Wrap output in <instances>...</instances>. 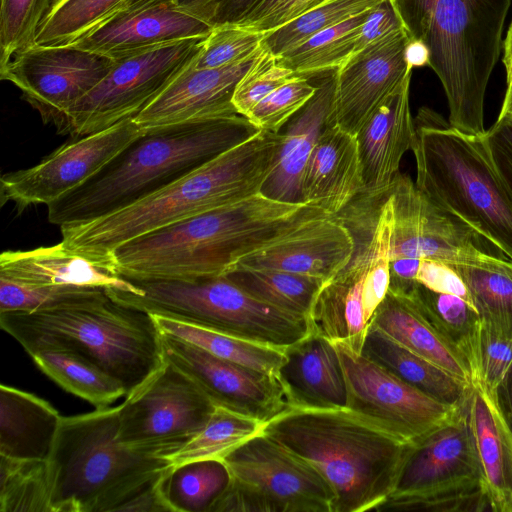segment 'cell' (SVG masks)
<instances>
[{
	"mask_svg": "<svg viewBox=\"0 0 512 512\" xmlns=\"http://www.w3.org/2000/svg\"><path fill=\"white\" fill-rule=\"evenodd\" d=\"M354 249L353 234L344 220L320 211L236 265L286 271L325 283L349 263Z\"/></svg>",
	"mask_w": 512,
	"mask_h": 512,
	"instance_id": "21",
	"label": "cell"
},
{
	"mask_svg": "<svg viewBox=\"0 0 512 512\" xmlns=\"http://www.w3.org/2000/svg\"><path fill=\"white\" fill-rule=\"evenodd\" d=\"M289 0H262L238 25L264 33L270 21Z\"/></svg>",
	"mask_w": 512,
	"mask_h": 512,
	"instance_id": "55",
	"label": "cell"
},
{
	"mask_svg": "<svg viewBox=\"0 0 512 512\" xmlns=\"http://www.w3.org/2000/svg\"><path fill=\"white\" fill-rule=\"evenodd\" d=\"M0 276L39 287L116 289L141 294V289L111 268L68 249L62 241L0 255Z\"/></svg>",
	"mask_w": 512,
	"mask_h": 512,
	"instance_id": "27",
	"label": "cell"
},
{
	"mask_svg": "<svg viewBox=\"0 0 512 512\" xmlns=\"http://www.w3.org/2000/svg\"><path fill=\"white\" fill-rule=\"evenodd\" d=\"M448 265L465 283L482 323L512 339V259L488 255Z\"/></svg>",
	"mask_w": 512,
	"mask_h": 512,
	"instance_id": "33",
	"label": "cell"
},
{
	"mask_svg": "<svg viewBox=\"0 0 512 512\" xmlns=\"http://www.w3.org/2000/svg\"><path fill=\"white\" fill-rule=\"evenodd\" d=\"M296 76L279 62L278 56L263 47L236 85L233 104L238 114L246 117L261 100Z\"/></svg>",
	"mask_w": 512,
	"mask_h": 512,
	"instance_id": "47",
	"label": "cell"
},
{
	"mask_svg": "<svg viewBox=\"0 0 512 512\" xmlns=\"http://www.w3.org/2000/svg\"><path fill=\"white\" fill-rule=\"evenodd\" d=\"M223 461L231 478L210 512H332L321 474L263 431Z\"/></svg>",
	"mask_w": 512,
	"mask_h": 512,
	"instance_id": "12",
	"label": "cell"
},
{
	"mask_svg": "<svg viewBox=\"0 0 512 512\" xmlns=\"http://www.w3.org/2000/svg\"><path fill=\"white\" fill-rule=\"evenodd\" d=\"M80 287H39L0 276V313L34 311Z\"/></svg>",
	"mask_w": 512,
	"mask_h": 512,
	"instance_id": "49",
	"label": "cell"
},
{
	"mask_svg": "<svg viewBox=\"0 0 512 512\" xmlns=\"http://www.w3.org/2000/svg\"><path fill=\"white\" fill-rule=\"evenodd\" d=\"M416 281L428 289L457 295L472 304L469 291L462 278L444 262L421 258Z\"/></svg>",
	"mask_w": 512,
	"mask_h": 512,
	"instance_id": "52",
	"label": "cell"
},
{
	"mask_svg": "<svg viewBox=\"0 0 512 512\" xmlns=\"http://www.w3.org/2000/svg\"><path fill=\"white\" fill-rule=\"evenodd\" d=\"M114 60L72 45L34 44L0 68L2 80L13 83L23 98L60 132L69 109L109 72Z\"/></svg>",
	"mask_w": 512,
	"mask_h": 512,
	"instance_id": "17",
	"label": "cell"
},
{
	"mask_svg": "<svg viewBox=\"0 0 512 512\" xmlns=\"http://www.w3.org/2000/svg\"><path fill=\"white\" fill-rule=\"evenodd\" d=\"M406 58L410 66L428 65V51L426 47L415 39H410L406 48Z\"/></svg>",
	"mask_w": 512,
	"mask_h": 512,
	"instance_id": "58",
	"label": "cell"
},
{
	"mask_svg": "<svg viewBox=\"0 0 512 512\" xmlns=\"http://www.w3.org/2000/svg\"><path fill=\"white\" fill-rule=\"evenodd\" d=\"M483 138L493 164L512 197V120L498 118Z\"/></svg>",
	"mask_w": 512,
	"mask_h": 512,
	"instance_id": "51",
	"label": "cell"
},
{
	"mask_svg": "<svg viewBox=\"0 0 512 512\" xmlns=\"http://www.w3.org/2000/svg\"><path fill=\"white\" fill-rule=\"evenodd\" d=\"M370 324L410 351L473 384L472 371L464 355L432 325L409 296L388 289Z\"/></svg>",
	"mask_w": 512,
	"mask_h": 512,
	"instance_id": "30",
	"label": "cell"
},
{
	"mask_svg": "<svg viewBox=\"0 0 512 512\" xmlns=\"http://www.w3.org/2000/svg\"><path fill=\"white\" fill-rule=\"evenodd\" d=\"M223 460H199L173 467L162 491L172 512H210L230 481Z\"/></svg>",
	"mask_w": 512,
	"mask_h": 512,
	"instance_id": "40",
	"label": "cell"
},
{
	"mask_svg": "<svg viewBox=\"0 0 512 512\" xmlns=\"http://www.w3.org/2000/svg\"><path fill=\"white\" fill-rule=\"evenodd\" d=\"M262 0H175L182 11L212 28L242 21Z\"/></svg>",
	"mask_w": 512,
	"mask_h": 512,
	"instance_id": "50",
	"label": "cell"
},
{
	"mask_svg": "<svg viewBox=\"0 0 512 512\" xmlns=\"http://www.w3.org/2000/svg\"><path fill=\"white\" fill-rule=\"evenodd\" d=\"M284 354L277 378L289 407H347L344 371L332 341L309 332L286 346Z\"/></svg>",
	"mask_w": 512,
	"mask_h": 512,
	"instance_id": "26",
	"label": "cell"
},
{
	"mask_svg": "<svg viewBox=\"0 0 512 512\" xmlns=\"http://www.w3.org/2000/svg\"><path fill=\"white\" fill-rule=\"evenodd\" d=\"M333 344L344 371L347 407L409 443L453 420L466 405L439 402L345 342Z\"/></svg>",
	"mask_w": 512,
	"mask_h": 512,
	"instance_id": "15",
	"label": "cell"
},
{
	"mask_svg": "<svg viewBox=\"0 0 512 512\" xmlns=\"http://www.w3.org/2000/svg\"><path fill=\"white\" fill-rule=\"evenodd\" d=\"M118 407V437L124 444L169 456L205 426L215 404L190 376L165 359Z\"/></svg>",
	"mask_w": 512,
	"mask_h": 512,
	"instance_id": "14",
	"label": "cell"
},
{
	"mask_svg": "<svg viewBox=\"0 0 512 512\" xmlns=\"http://www.w3.org/2000/svg\"><path fill=\"white\" fill-rule=\"evenodd\" d=\"M362 169L356 135L327 120L302 179V202L337 215L362 193Z\"/></svg>",
	"mask_w": 512,
	"mask_h": 512,
	"instance_id": "25",
	"label": "cell"
},
{
	"mask_svg": "<svg viewBox=\"0 0 512 512\" xmlns=\"http://www.w3.org/2000/svg\"><path fill=\"white\" fill-rule=\"evenodd\" d=\"M212 29L173 2H165L119 11L69 45L115 60L176 41L206 38Z\"/></svg>",
	"mask_w": 512,
	"mask_h": 512,
	"instance_id": "23",
	"label": "cell"
},
{
	"mask_svg": "<svg viewBox=\"0 0 512 512\" xmlns=\"http://www.w3.org/2000/svg\"><path fill=\"white\" fill-rule=\"evenodd\" d=\"M141 294L109 289L123 304L238 338L284 348L309 332L307 318L266 304L227 276L191 281H131Z\"/></svg>",
	"mask_w": 512,
	"mask_h": 512,
	"instance_id": "9",
	"label": "cell"
},
{
	"mask_svg": "<svg viewBox=\"0 0 512 512\" xmlns=\"http://www.w3.org/2000/svg\"><path fill=\"white\" fill-rule=\"evenodd\" d=\"M493 395L502 416L512 430V364Z\"/></svg>",
	"mask_w": 512,
	"mask_h": 512,
	"instance_id": "57",
	"label": "cell"
},
{
	"mask_svg": "<svg viewBox=\"0 0 512 512\" xmlns=\"http://www.w3.org/2000/svg\"><path fill=\"white\" fill-rule=\"evenodd\" d=\"M48 459L0 455V511L53 512Z\"/></svg>",
	"mask_w": 512,
	"mask_h": 512,
	"instance_id": "41",
	"label": "cell"
},
{
	"mask_svg": "<svg viewBox=\"0 0 512 512\" xmlns=\"http://www.w3.org/2000/svg\"><path fill=\"white\" fill-rule=\"evenodd\" d=\"M50 379L96 408L110 406L126 396L123 385L82 356L57 348H41L29 354Z\"/></svg>",
	"mask_w": 512,
	"mask_h": 512,
	"instance_id": "34",
	"label": "cell"
},
{
	"mask_svg": "<svg viewBox=\"0 0 512 512\" xmlns=\"http://www.w3.org/2000/svg\"><path fill=\"white\" fill-rule=\"evenodd\" d=\"M264 33L238 25H223L212 29L203 40L193 61L195 69H210L240 62L262 47Z\"/></svg>",
	"mask_w": 512,
	"mask_h": 512,
	"instance_id": "45",
	"label": "cell"
},
{
	"mask_svg": "<svg viewBox=\"0 0 512 512\" xmlns=\"http://www.w3.org/2000/svg\"><path fill=\"white\" fill-rule=\"evenodd\" d=\"M407 296L432 325L464 355L472 371L473 384L476 383L482 321L475 307L457 295L436 292L420 283Z\"/></svg>",
	"mask_w": 512,
	"mask_h": 512,
	"instance_id": "35",
	"label": "cell"
},
{
	"mask_svg": "<svg viewBox=\"0 0 512 512\" xmlns=\"http://www.w3.org/2000/svg\"><path fill=\"white\" fill-rule=\"evenodd\" d=\"M204 39L176 41L113 59L106 76L69 109L60 133L78 138L134 119L193 62Z\"/></svg>",
	"mask_w": 512,
	"mask_h": 512,
	"instance_id": "13",
	"label": "cell"
},
{
	"mask_svg": "<svg viewBox=\"0 0 512 512\" xmlns=\"http://www.w3.org/2000/svg\"><path fill=\"white\" fill-rule=\"evenodd\" d=\"M321 211L261 192L240 202L134 238L111 254L113 270L129 281H191L222 276L243 257Z\"/></svg>",
	"mask_w": 512,
	"mask_h": 512,
	"instance_id": "1",
	"label": "cell"
},
{
	"mask_svg": "<svg viewBox=\"0 0 512 512\" xmlns=\"http://www.w3.org/2000/svg\"><path fill=\"white\" fill-rule=\"evenodd\" d=\"M421 258L399 257L390 260L389 290L408 295L415 285Z\"/></svg>",
	"mask_w": 512,
	"mask_h": 512,
	"instance_id": "54",
	"label": "cell"
},
{
	"mask_svg": "<svg viewBox=\"0 0 512 512\" xmlns=\"http://www.w3.org/2000/svg\"><path fill=\"white\" fill-rule=\"evenodd\" d=\"M487 509L465 405L453 420L410 443L393 492L376 511Z\"/></svg>",
	"mask_w": 512,
	"mask_h": 512,
	"instance_id": "10",
	"label": "cell"
},
{
	"mask_svg": "<svg viewBox=\"0 0 512 512\" xmlns=\"http://www.w3.org/2000/svg\"><path fill=\"white\" fill-rule=\"evenodd\" d=\"M262 48L229 66L195 69L192 62L134 118L135 122L144 131L170 124L238 115L233 104L236 85Z\"/></svg>",
	"mask_w": 512,
	"mask_h": 512,
	"instance_id": "22",
	"label": "cell"
},
{
	"mask_svg": "<svg viewBox=\"0 0 512 512\" xmlns=\"http://www.w3.org/2000/svg\"><path fill=\"white\" fill-rule=\"evenodd\" d=\"M126 0H53L35 44L69 45L120 11Z\"/></svg>",
	"mask_w": 512,
	"mask_h": 512,
	"instance_id": "42",
	"label": "cell"
},
{
	"mask_svg": "<svg viewBox=\"0 0 512 512\" xmlns=\"http://www.w3.org/2000/svg\"><path fill=\"white\" fill-rule=\"evenodd\" d=\"M503 47V63L506 69L507 83L512 81V22L508 28Z\"/></svg>",
	"mask_w": 512,
	"mask_h": 512,
	"instance_id": "59",
	"label": "cell"
},
{
	"mask_svg": "<svg viewBox=\"0 0 512 512\" xmlns=\"http://www.w3.org/2000/svg\"><path fill=\"white\" fill-rule=\"evenodd\" d=\"M498 118L512 120V81L507 83L505 98Z\"/></svg>",
	"mask_w": 512,
	"mask_h": 512,
	"instance_id": "61",
	"label": "cell"
},
{
	"mask_svg": "<svg viewBox=\"0 0 512 512\" xmlns=\"http://www.w3.org/2000/svg\"><path fill=\"white\" fill-rule=\"evenodd\" d=\"M355 242L349 263L322 284L307 316L309 330L330 341H342L361 353L370 325L364 309L372 275L390 268L392 210L387 194L372 210V199H357L338 214Z\"/></svg>",
	"mask_w": 512,
	"mask_h": 512,
	"instance_id": "11",
	"label": "cell"
},
{
	"mask_svg": "<svg viewBox=\"0 0 512 512\" xmlns=\"http://www.w3.org/2000/svg\"><path fill=\"white\" fill-rule=\"evenodd\" d=\"M62 416L46 400L18 388L0 386V455L47 460Z\"/></svg>",
	"mask_w": 512,
	"mask_h": 512,
	"instance_id": "31",
	"label": "cell"
},
{
	"mask_svg": "<svg viewBox=\"0 0 512 512\" xmlns=\"http://www.w3.org/2000/svg\"><path fill=\"white\" fill-rule=\"evenodd\" d=\"M330 0H289L270 21L265 32L278 28ZM264 32V33H265Z\"/></svg>",
	"mask_w": 512,
	"mask_h": 512,
	"instance_id": "56",
	"label": "cell"
},
{
	"mask_svg": "<svg viewBox=\"0 0 512 512\" xmlns=\"http://www.w3.org/2000/svg\"><path fill=\"white\" fill-rule=\"evenodd\" d=\"M412 39L428 51L448 102L449 124L482 135L484 98L500 56L511 0H394Z\"/></svg>",
	"mask_w": 512,
	"mask_h": 512,
	"instance_id": "7",
	"label": "cell"
},
{
	"mask_svg": "<svg viewBox=\"0 0 512 512\" xmlns=\"http://www.w3.org/2000/svg\"><path fill=\"white\" fill-rule=\"evenodd\" d=\"M166 360L190 376L215 405L268 422L289 408L277 376L218 357L161 332Z\"/></svg>",
	"mask_w": 512,
	"mask_h": 512,
	"instance_id": "19",
	"label": "cell"
},
{
	"mask_svg": "<svg viewBox=\"0 0 512 512\" xmlns=\"http://www.w3.org/2000/svg\"><path fill=\"white\" fill-rule=\"evenodd\" d=\"M0 326L28 354L57 348L82 356L119 381L126 396L165 362L152 315L105 288H78L34 311L1 312Z\"/></svg>",
	"mask_w": 512,
	"mask_h": 512,
	"instance_id": "4",
	"label": "cell"
},
{
	"mask_svg": "<svg viewBox=\"0 0 512 512\" xmlns=\"http://www.w3.org/2000/svg\"><path fill=\"white\" fill-rule=\"evenodd\" d=\"M225 276L252 297L305 318L323 284L318 278L241 265H235Z\"/></svg>",
	"mask_w": 512,
	"mask_h": 512,
	"instance_id": "37",
	"label": "cell"
},
{
	"mask_svg": "<svg viewBox=\"0 0 512 512\" xmlns=\"http://www.w3.org/2000/svg\"><path fill=\"white\" fill-rule=\"evenodd\" d=\"M151 315L161 332L191 342L218 357L274 376L285 361V347L249 341L158 314Z\"/></svg>",
	"mask_w": 512,
	"mask_h": 512,
	"instance_id": "36",
	"label": "cell"
},
{
	"mask_svg": "<svg viewBox=\"0 0 512 512\" xmlns=\"http://www.w3.org/2000/svg\"><path fill=\"white\" fill-rule=\"evenodd\" d=\"M258 131L240 114L144 130L86 182L47 205L48 221L59 227L72 226L122 210Z\"/></svg>",
	"mask_w": 512,
	"mask_h": 512,
	"instance_id": "2",
	"label": "cell"
},
{
	"mask_svg": "<svg viewBox=\"0 0 512 512\" xmlns=\"http://www.w3.org/2000/svg\"><path fill=\"white\" fill-rule=\"evenodd\" d=\"M410 39L403 27L352 54L336 70L328 120L356 135L383 99L412 74L406 58Z\"/></svg>",
	"mask_w": 512,
	"mask_h": 512,
	"instance_id": "20",
	"label": "cell"
},
{
	"mask_svg": "<svg viewBox=\"0 0 512 512\" xmlns=\"http://www.w3.org/2000/svg\"><path fill=\"white\" fill-rule=\"evenodd\" d=\"M414 125L417 188L512 259V197L483 134L461 132L428 107Z\"/></svg>",
	"mask_w": 512,
	"mask_h": 512,
	"instance_id": "8",
	"label": "cell"
},
{
	"mask_svg": "<svg viewBox=\"0 0 512 512\" xmlns=\"http://www.w3.org/2000/svg\"><path fill=\"white\" fill-rule=\"evenodd\" d=\"M144 131L134 119L61 145L41 162L2 175L1 204L14 203L19 210L49 205L97 173Z\"/></svg>",
	"mask_w": 512,
	"mask_h": 512,
	"instance_id": "18",
	"label": "cell"
},
{
	"mask_svg": "<svg viewBox=\"0 0 512 512\" xmlns=\"http://www.w3.org/2000/svg\"><path fill=\"white\" fill-rule=\"evenodd\" d=\"M369 11L316 33L278 56L279 62L297 76L306 78L337 70L354 53L361 26Z\"/></svg>",
	"mask_w": 512,
	"mask_h": 512,
	"instance_id": "39",
	"label": "cell"
},
{
	"mask_svg": "<svg viewBox=\"0 0 512 512\" xmlns=\"http://www.w3.org/2000/svg\"><path fill=\"white\" fill-rule=\"evenodd\" d=\"M336 70L320 74L313 97L287 122L274 169L261 193L273 200L302 202V179L317 139L330 116Z\"/></svg>",
	"mask_w": 512,
	"mask_h": 512,
	"instance_id": "28",
	"label": "cell"
},
{
	"mask_svg": "<svg viewBox=\"0 0 512 512\" xmlns=\"http://www.w3.org/2000/svg\"><path fill=\"white\" fill-rule=\"evenodd\" d=\"M265 422L215 405L205 426L169 455L173 467L199 460H223L241 444L263 431Z\"/></svg>",
	"mask_w": 512,
	"mask_h": 512,
	"instance_id": "38",
	"label": "cell"
},
{
	"mask_svg": "<svg viewBox=\"0 0 512 512\" xmlns=\"http://www.w3.org/2000/svg\"><path fill=\"white\" fill-rule=\"evenodd\" d=\"M384 0H330L287 24L264 33L262 46L276 56L311 36L375 8Z\"/></svg>",
	"mask_w": 512,
	"mask_h": 512,
	"instance_id": "43",
	"label": "cell"
},
{
	"mask_svg": "<svg viewBox=\"0 0 512 512\" xmlns=\"http://www.w3.org/2000/svg\"><path fill=\"white\" fill-rule=\"evenodd\" d=\"M403 27L405 26L394 0L382 1L369 11L363 22L354 53Z\"/></svg>",
	"mask_w": 512,
	"mask_h": 512,
	"instance_id": "53",
	"label": "cell"
},
{
	"mask_svg": "<svg viewBox=\"0 0 512 512\" xmlns=\"http://www.w3.org/2000/svg\"><path fill=\"white\" fill-rule=\"evenodd\" d=\"M118 410L62 416L48 458L53 512H172L162 491L170 458L124 444Z\"/></svg>",
	"mask_w": 512,
	"mask_h": 512,
	"instance_id": "3",
	"label": "cell"
},
{
	"mask_svg": "<svg viewBox=\"0 0 512 512\" xmlns=\"http://www.w3.org/2000/svg\"><path fill=\"white\" fill-rule=\"evenodd\" d=\"M411 76L383 99L356 134L362 169L361 194L388 189L400 173L403 155L412 149L415 125L409 104Z\"/></svg>",
	"mask_w": 512,
	"mask_h": 512,
	"instance_id": "24",
	"label": "cell"
},
{
	"mask_svg": "<svg viewBox=\"0 0 512 512\" xmlns=\"http://www.w3.org/2000/svg\"><path fill=\"white\" fill-rule=\"evenodd\" d=\"M263 432L321 474L332 512L376 511L393 492L410 445L348 407H289Z\"/></svg>",
	"mask_w": 512,
	"mask_h": 512,
	"instance_id": "6",
	"label": "cell"
},
{
	"mask_svg": "<svg viewBox=\"0 0 512 512\" xmlns=\"http://www.w3.org/2000/svg\"><path fill=\"white\" fill-rule=\"evenodd\" d=\"M296 76L261 100L246 116L259 130L280 132L287 122L313 97L316 85Z\"/></svg>",
	"mask_w": 512,
	"mask_h": 512,
	"instance_id": "46",
	"label": "cell"
},
{
	"mask_svg": "<svg viewBox=\"0 0 512 512\" xmlns=\"http://www.w3.org/2000/svg\"><path fill=\"white\" fill-rule=\"evenodd\" d=\"M361 353L424 394L447 405L466 404L472 385L410 351L370 324Z\"/></svg>",
	"mask_w": 512,
	"mask_h": 512,
	"instance_id": "32",
	"label": "cell"
},
{
	"mask_svg": "<svg viewBox=\"0 0 512 512\" xmlns=\"http://www.w3.org/2000/svg\"><path fill=\"white\" fill-rule=\"evenodd\" d=\"M511 364L512 339L482 323L476 383L484 386L493 395Z\"/></svg>",
	"mask_w": 512,
	"mask_h": 512,
	"instance_id": "48",
	"label": "cell"
},
{
	"mask_svg": "<svg viewBox=\"0 0 512 512\" xmlns=\"http://www.w3.org/2000/svg\"><path fill=\"white\" fill-rule=\"evenodd\" d=\"M175 0H126L120 11L137 10L165 2H173Z\"/></svg>",
	"mask_w": 512,
	"mask_h": 512,
	"instance_id": "60",
	"label": "cell"
},
{
	"mask_svg": "<svg viewBox=\"0 0 512 512\" xmlns=\"http://www.w3.org/2000/svg\"><path fill=\"white\" fill-rule=\"evenodd\" d=\"M53 0H1L0 68L18 52L35 44Z\"/></svg>",
	"mask_w": 512,
	"mask_h": 512,
	"instance_id": "44",
	"label": "cell"
},
{
	"mask_svg": "<svg viewBox=\"0 0 512 512\" xmlns=\"http://www.w3.org/2000/svg\"><path fill=\"white\" fill-rule=\"evenodd\" d=\"M466 412L490 509L512 512V430L479 383L472 385Z\"/></svg>",
	"mask_w": 512,
	"mask_h": 512,
	"instance_id": "29",
	"label": "cell"
},
{
	"mask_svg": "<svg viewBox=\"0 0 512 512\" xmlns=\"http://www.w3.org/2000/svg\"><path fill=\"white\" fill-rule=\"evenodd\" d=\"M282 133L260 130L159 192L96 220L61 228L62 243L111 269V254L139 236L261 192Z\"/></svg>",
	"mask_w": 512,
	"mask_h": 512,
	"instance_id": "5",
	"label": "cell"
},
{
	"mask_svg": "<svg viewBox=\"0 0 512 512\" xmlns=\"http://www.w3.org/2000/svg\"><path fill=\"white\" fill-rule=\"evenodd\" d=\"M386 192L392 210L390 260L413 257L452 264L503 257L489 240L420 191L408 175L399 173Z\"/></svg>",
	"mask_w": 512,
	"mask_h": 512,
	"instance_id": "16",
	"label": "cell"
}]
</instances>
